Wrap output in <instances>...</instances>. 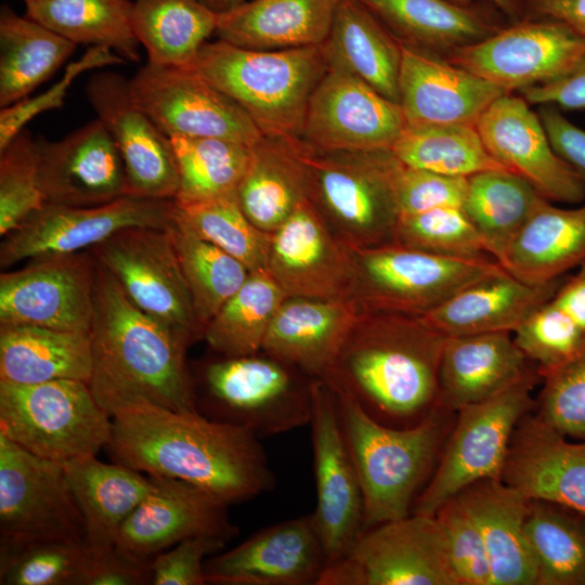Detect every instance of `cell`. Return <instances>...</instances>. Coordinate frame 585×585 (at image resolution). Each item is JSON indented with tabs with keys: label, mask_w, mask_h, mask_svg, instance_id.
Wrapping results in <instances>:
<instances>
[{
	"label": "cell",
	"mask_w": 585,
	"mask_h": 585,
	"mask_svg": "<svg viewBox=\"0 0 585 585\" xmlns=\"http://www.w3.org/2000/svg\"><path fill=\"white\" fill-rule=\"evenodd\" d=\"M112 420L106 450L134 470L192 483L229 506L275 487L260 438L244 428L150 404L122 410Z\"/></svg>",
	"instance_id": "6da1fadb"
},
{
	"label": "cell",
	"mask_w": 585,
	"mask_h": 585,
	"mask_svg": "<svg viewBox=\"0 0 585 585\" xmlns=\"http://www.w3.org/2000/svg\"><path fill=\"white\" fill-rule=\"evenodd\" d=\"M93 299L88 385L103 410L110 417L141 404L197 412L186 363L190 344L136 308L96 261Z\"/></svg>",
	"instance_id": "7a4b0ae2"
},
{
	"label": "cell",
	"mask_w": 585,
	"mask_h": 585,
	"mask_svg": "<svg viewBox=\"0 0 585 585\" xmlns=\"http://www.w3.org/2000/svg\"><path fill=\"white\" fill-rule=\"evenodd\" d=\"M445 339L420 316L363 311L323 380L377 421L413 426L439 403Z\"/></svg>",
	"instance_id": "3957f363"
},
{
	"label": "cell",
	"mask_w": 585,
	"mask_h": 585,
	"mask_svg": "<svg viewBox=\"0 0 585 585\" xmlns=\"http://www.w3.org/2000/svg\"><path fill=\"white\" fill-rule=\"evenodd\" d=\"M328 386L362 485L363 530L411 515L438 463L455 419L450 416L455 413L438 403L413 426H387L370 417L348 392Z\"/></svg>",
	"instance_id": "277c9868"
},
{
	"label": "cell",
	"mask_w": 585,
	"mask_h": 585,
	"mask_svg": "<svg viewBox=\"0 0 585 585\" xmlns=\"http://www.w3.org/2000/svg\"><path fill=\"white\" fill-rule=\"evenodd\" d=\"M187 67L234 100L263 134L295 136L328 68L322 46L252 50L221 39L206 41Z\"/></svg>",
	"instance_id": "5b68a950"
},
{
	"label": "cell",
	"mask_w": 585,
	"mask_h": 585,
	"mask_svg": "<svg viewBox=\"0 0 585 585\" xmlns=\"http://www.w3.org/2000/svg\"><path fill=\"white\" fill-rule=\"evenodd\" d=\"M300 141L308 198L333 232L352 249L394 243L400 160L391 148L318 150Z\"/></svg>",
	"instance_id": "8992f818"
},
{
	"label": "cell",
	"mask_w": 585,
	"mask_h": 585,
	"mask_svg": "<svg viewBox=\"0 0 585 585\" xmlns=\"http://www.w3.org/2000/svg\"><path fill=\"white\" fill-rule=\"evenodd\" d=\"M313 379L263 351L222 356L202 365L193 381L196 411L258 438L310 424Z\"/></svg>",
	"instance_id": "52a82bcc"
},
{
	"label": "cell",
	"mask_w": 585,
	"mask_h": 585,
	"mask_svg": "<svg viewBox=\"0 0 585 585\" xmlns=\"http://www.w3.org/2000/svg\"><path fill=\"white\" fill-rule=\"evenodd\" d=\"M112 431V417L86 381L0 380V434L39 457L62 464L96 456Z\"/></svg>",
	"instance_id": "ba28073f"
},
{
	"label": "cell",
	"mask_w": 585,
	"mask_h": 585,
	"mask_svg": "<svg viewBox=\"0 0 585 585\" xmlns=\"http://www.w3.org/2000/svg\"><path fill=\"white\" fill-rule=\"evenodd\" d=\"M353 299L364 311L415 316L505 270L492 258H451L398 243L353 249Z\"/></svg>",
	"instance_id": "9c48e42d"
},
{
	"label": "cell",
	"mask_w": 585,
	"mask_h": 585,
	"mask_svg": "<svg viewBox=\"0 0 585 585\" xmlns=\"http://www.w3.org/2000/svg\"><path fill=\"white\" fill-rule=\"evenodd\" d=\"M537 380L536 372L499 394L456 412L432 474L414 504V514L434 516L469 484L500 478L512 433L535 406L532 391Z\"/></svg>",
	"instance_id": "30bf717a"
},
{
	"label": "cell",
	"mask_w": 585,
	"mask_h": 585,
	"mask_svg": "<svg viewBox=\"0 0 585 585\" xmlns=\"http://www.w3.org/2000/svg\"><path fill=\"white\" fill-rule=\"evenodd\" d=\"M52 541L86 543L64 468L0 434V554Z\"/></svg>",
	"instance_id": "8fae6325"
},
{
	"label": "cell",
	"mask_w": 585,
	"mask_h": 585,
	"mask_svg": "<svg viewBox=\"0 0 585 585\" xmlns=\"http://www.w3.org/2000/svg\"><path fill=\"white\" fill-rule=\"evenodd\" d=\"M318 585H458L435 516L414 514L364 529Z\"/></svg>",
	"instance_id": "7c38bea8"
},
{
	"label": "cell",
	"mask_w": 585,
	"mask_h": 585,
	"mask_svg": "<svg viewBox=\"0 0 585 585\" xmlns=\"http://www.w3.org/2000/svg\"><path fill=\"white\" fill-rule=\"evenodd\" d=\"M90 249L136 308L190 346L203 338L168 229H125Z\"/></svg>",
	"instance_id": "4fadbf2b"
},
{
	"label": "cell",
	"mask_w": 585,
	"mask_h": 585,
	"mask_svg": "<svg viewBox=\"0 0 585 585\" xmlns=\"http://www.w3.org/2000/svg\"><path fill=\"white\" fill-rule=\"evenodd\" d=\"M584 55L585 37L567 24L528 17L445 57L511 93L564 77Z\"/></svg>",
	"instance_id": "5bb4252c"
},
{
	"label": "cell",
	"mask_w": 585,
	"mask_h": 585,
	"mask_svg": "<svg viewBox=\"0 0 585 585\" xmlns=\"http://www.w3.org/2000/svg\"><path fill=\"white\" fill-rule=\"evenodd\" d=\"M174 211V199L129 195L88 207L44 203L4 236L0 266L6 269L26 259L90 249L129 227L167 229Z\"/></svg>",
	"instance_id": "9a60e30c"
},
{
	"label": "cell",
	"mask_w": 585,
	"mask_h": 585,
	"mask_svg": "<svg viewBox=\"0 0 585 585\" xmlns=\"http://www.w3.org/2000/svg\"><path fill=\"white\" fill-rule=\"evenodd\" d=\"M129 82L135 103L169 138H217L253 145L263 135L234 100L187 66L147 62Z\"/></svg>",
	"instance_id": "2e32d148"
},
{
	"label": "cell",
	"mask_w": 585,
	"mask_h": 585,
	"mask_svg": "<svg viewBox=\"0 0 585 585\" xmlns=\"http://www.w3.org/2000/svg\"><path fill=\"white\" fill-rule=\"evenodd\" d=\"M312 389L313 407L309 425L316 505L311 515L329 566L347 554L363 531L364 499L334 393L323 379L314 378Z\"/></svg>",
	"instance_id": "e0dca14e"
},
{
	"label": "cell",
	"mask_w": 585,
	"mask_h": 585,
	"mask_svg": "<svg viewBox=\"0 0 585 585\" xmlns=\"http://www.w3.org/2000/svg\"><path fill=\"white\" fill-rule=\"evenodd\" d=\"M94 269L92 256L75 252L38 257L1 273L0 324L90 333Z\"/></svg>",
	"instance_id": "ac0fdd59"
},
{
	"label": "cell",
	"mask_w": 585,
	"mask_h": 585,
	"mask_svg": "<svg viewBox=\"0 0 585 585\" xmlns=\"http://www.w3.org/2000/svg\"><path fill=\"white\" fill-rule=\"evenodd\" d=\"M86 94L119 151L127 195L174 199L179 173L171 141L135 103L129 80L100 72L89 79Z\"/></svg>",
	"instance_id": "d6986e66"
},
{
	"label": "cell",
	"mask_w": 585,
	"mask_h": 585,
	"mask_svg": "<svg viewBox=\"0 0 585 585\" xmlns=\"http://www.w3.org/2000/svg\"><path fill=\"white\" fill-rule=\"evenodd\" d=\"M405 126L399 103L328 65L310 98L299 138L318 150L391 148Z\"/></svg>",
	"instance_id": "ffe728a7"
},
{
	"label": "cell",
	"mask_w": 585,
	"mask_h": 585,
	"mask_svg": "<svg viewBox=\"0 0 585 585\" xmlns=\"http://www.w3.org/2000/svg\"><path fill=\"white\" fill-rule=\"evenodd\" d=\"M266 271L287 298L353 299V249L309 198L272 233Z\"/></svg>",
	"instance_id": "44dd1931"
},
{
	"label": "cell",
	"mask_w": 585,
	"mask_h": 585,
	"mask_svg": "<svg viewBox=\"0 0 585 585\" xmlns=\"http://www.w3.org/2000/svg\"><path fill=\"white\" fill-rule=\"evenodd\" d=\"M328 566L311 514L263 528L205 561L207 584L318 585Z\"/></svg>",
	"instance_id": "7402d4cb"
},
{
	"label": "cell",
	"mask_w": 585,
	"mask_h": 585,
	"mask_svg": "<svg viewBox=\"0 0 585 585\" xmlns=\"http://www.w3.org/2000/svg\"><path fill=\"white\" fill-rule=\"evenodd\" d=\"M476 127L494 159L547 200L576 205L585 199V182L556 153L540 115L522 96H499Z\"/></svg>",
	"instance_id": "603a6c76"
},
{
	"label": "cell",
	"mask_w": 585,
	"mask_h": 585,
	"mask_svg": "<svg viewBox=\"0 0 585 585\" xmlns=\"http://www.w3.org/2000/svg\"><path fill=\"white\" fill-rule=\"evenodd\" d=\"M152 477V490L119 531L116 547L121 551L151 559L190 537L227 543L238 534L229 519V505L221 499L182 480Z\"/></svg>",
	"instance_id": "cb8c5ba5"
},
{
	"label": "cell",
	"mask_w": 585,
	"mask_h": 585,
	"mask_svg": "<svg viewBox=\"0 0 585 585\" xmlns=\"http://www.w3.org/2000/svg\"><path fill=\"white\" fill-rule=\"evenodd\" d=\"M44 203L88 207L127 195L119 151L100 119L55 142L38 140Z\"/></svg>",
	"instance_id": "d4e9b609"
},
{
	"label": "cell",
	"mask_w": 585,
	"mask_h": 585,
	"mask_svg": "<svg viewBox=\"0 0 585 585\" xmlns=\"http://www.w3.org/2000/svg\"><path fill=\"white\" fill-rule=\"evenodd\" d=\"M399 104L406 125L476 126L504 90L438 53L401 43Z\"/></svg>",
	"instance_id": "484cf974"
},
{
	"label": "cell",
	"mask_w": 585,
	"mask_h": 585,
	"mask_svg": "<svg viewBox=\"0 0 585 585\" xmlns=\"http://www.w3.org/2000/svg\"><path fill=\"white\" fill-rule=\"evenodd\" d=\"M500 479L585 517V441L572 442L532 411L512 433Z\"/></svg>",
	"instance_id": "4316f807"
},
{
	"label": "cell",
	"mask_w": 585,
	"mask_h": 585,
	"mask_svg": "<svg viewBox=\"0 0 585 585\" xmlns=\"http://www.w3.org/2000/svg\"><path fill=\"white\" fill-rule=\"evenodd\" d=\"M363 311L354 299L288 297L271 321L262 351L324 379Z\"/></svg>",
	"instance_id": "83f0119b"
},
{
	"label": "cell",
	"mask_w": 585,
	"mask_h": 585,
	"mask_svg": "<svg viewBox=\"0 0 585 585\" xmlns=\"http://www.w3.org/2000/svg\"><path fill=\"white\" fill-rule=\"evenodd\" d=\"M507 332L446 337L439 403L451 412L485 401L537 372Z\"/></svg>",
	"instance_id": "f1b7e54d"
},
{
	"label": "cell",
	"mask_w": 585,
	"mask_h": 585,
	"mask_svg": "<svg viewBox=\"0 0 585 585\" xmlns=\"http://www.w3.org/2000/svg\"><path fill=\"white\" fill-rule=\"evenodd\" d=\"M566 276L532 284L504 270L467 286L420 317L446 337L514 334L556 292Z\"/></svg>",
	"instance_id": "f546056e"
},
{
	"label": "cell",
	"mask_w": 585,
	"mask_h": 585,
	"mask_svg": "<svg viewBox=\"0 0 585 585\" xmlns=\"http://www.w3.org/2000/svg\"><path fill=\"white\" fill-rule=\"evenodd\" d=\"M456 497L481 532L491 585H536V564L525 534L530 499L500 478L473 482Z\"/></svg>",
	"instance_id": "4dcf8cb0"
},
{
	"label": "cell",
	"mask_w": 585,
	"mask_h": 585,
	"mask_svg": "<svg viewBox=\"0 0 585 585\" xmlns=\"http://www.w3.org/2000/svg\"><path fill=\"white\" fill-rule=\"evenodd\" d=\"M236 197L258 229L274 233L308 199V172L299 136L263 134L252 145Z\"/></svg>",
	"instance_id": "1f68e13d"
},
{
	"label": "cell",
	"mask_w": 585,
	"mask_h": 585,
	"mask_svg": "<svg viewBox=\"0 0 585 585\" xmlns=\"http://www.w3.org/2000/svg\"><path fill=\"white\" fill-rule=\"evenodd\" d=\"M62 466L83 516L88 547L92 552L114 548L122 524L152 490L153 477L96 456Z\"/></svg>",
	"instance_id": "d6a6232c"
},
{
	"label": "cell",
	"mask_w": 585,
	"mask_h": 585,
	"mask_svg": "<svg viewBox=\"0 0 585 585\" xmlns=\"http://www.w3.org/2000/svg\"><path fill=\"white\" fill-rule=\"evenodd\" d=\"M339 0H252L218 14L219 39L244 49L322 46Z\"/></svg>",
	"instance_id": "836d02e7"
},
{
	"label": "cell",
	"mask_w": 585,
	"mask_h": 585,
	"mask_svg": "<svg viewBox=\"0 0 585 585\" xmlns=\"http://www.w3.org/2000/svg\"><path fill=\"white\" fill-rule=\"evenodd\" d=\"M322 48L327 66L348 70L399 103L401 42L360 0L338 1Z\"/></svg>",
	"instance_id": "e575fe53"
},
{
	"label": "cell",
	"mask_w": 585,
	"mask_h": 585,
	"mask_svg": "<svg viewBox=\"0 0 585 585\" xmlns=\"http://www.w3.org/2000/svg\"><path fill=\"white\" fill-rule=\"evenodd\" d=\"M93 369L90 333L0 324V380L40 384L89 382Z\"/></svg>",
	"instance_id": "d590c367"
},
{
	"label": "cell",
	"mask_w": 585,
	"mask_h": 585,
	"mask_svg": "<svg viewBox=\"0 0 585 585\" xmlns=\"http://www.w3.org/2000/svg\"><path fill=\"white\" fill-rule=\"evenodd\" d=\"M585 262V205L562 208L543 199L509 247L502 266L532 284L566 276Z\"/></svg>",
	"instance_id": "8d00e7d4"
},
{
	"label": "cell",
	"mask_w": 585,
	"mask_h": 585,
	"mask_svg": "<svg viewBox=\"0 0 585 585\" xmlns=\"http://www.w3.org/2000/svg\"><path fill=\"white\" fill-rule=\"evenodd\" d=\"M401 42L445 56L502 27L485 12L450 0H360Z\"/></svg>",
	"instance_id": "74e56055"
},
{
	"label": "cell",
	"mask_w": 585,
	"mask_h": 585,
	"mask_svg": "<svg viewBox=\"0 0 585 585\" xmlns=\"http://www.w3.org/2000/svg\"><path fill=\"white\" fill-rule=\"evenodd\" d=\"M77 44L8 5L0 10V106L26 99L72 55Z\"/></svg>",
	"instance_id": "f35d334b"
},
{
	"label": "cell",
	"mask_w": 585,
	"mask_h": 585,
	"mask_svg": "<svg viewBox=\"0 0 585 585\" xmlns=\"http://www.w3.org/2000/svg\"><path fill=\"white\" fill-rule=\"evenodd\" d=\"M543 199L518 174L505 169L487 170L467 178L463 209L489 255L502 265L516 236Z\"/></svg>",
	"instance_id": "ab89813d"
},
{
	"label": "cell",
	"mask_w": 585,
	"mask_h": 585,
	"mask_svg": "<svg viewBox=\"0 0 585 585\" xmlns=\"http://www.w3.org/2000/svg\"><path fill=\"white\" fill-rule=\"evenodd\" d=\"M130 0H34L26 16L67 40L105 47L129 62L140 61Z\"/></svg>",
	"instance_id": "60d3db41"
},
{
	"label": "cell",
	"mask_w": 585,
	"mask_h": 585,
	"mask_svg": "<svg viewBox=\"0 0 585 585\" xmlns=\"http://www.w3.org/2000/svg\"><path fill=\"white\" fill-rule=\"evenodd\" d=\"M217 26L218 14L200 0L133 1V31L152 64L188 66Z\"/></svg>",
	"instance_id": "b9f144b4"
},
{
	"label": "cell",
	"mask_w": 585,
	"mask_h": 585,
	"mask_svg": "<svg viewBox=\"0 0 585 585\" xmlns=\"http://www.w3.org/2000/svg\"><path fill=\"white\" fill-rule=\"evenodd\" d=\"M512 335L538 374L573 356L585 343V262Z\"/></svg>",
	"instance_id": "7bdbcfd3"
},
{
	"label": "cell",
	"mask_w": 585,
	"mask_h": 585,
	"mask_svg": "<svg viewBox=\"0 0 585 585\" xmlns=\"http://www.w3.org/2000/svg\"><path fill=\"white\" fill-rule=\"evenodd\" d=\"M286 298L268 271L251 272L206 324L203 338L218 355L259 353L271 321Z\"/></svg>",
	"instance_id": "ee69618b"
},
{
	"label": "cell",
	"mask_w": 585,
	"mask_h": 585,
	"mask_svg": "<svg viewBox=\"0 0 585 585\" xmlns=\"http://www.w3.org/2000/svg\"><path fill=\"white\" fill-rule=\"evenodd\" d=\"M525 534L536 564V585H585L584 516L530 499Z\"/></svg>",
	"instance_id": "f6af8a7d"
},
{
	"label": "cell",
	"mask_w": 585,
	"mask_h": 585,
	"mask_svg": "<svg viewBox=\"0 0 585 585\" xmlns=\"http://www.w3.org/2000/svg\"><path fill=\"white\" fill-rule=\"evenodd\" d=\"M391 151L408 167L447 177L508 170L489 153L476 126L406 125Z\"/></svg>",
	"instance_id": "bcb514c9"
},
{
	"label": "cell",
	"mask_w": 585,
	"mask_h": 585,
	"mask_svg": "<svg viewBox=\"0 0 585 585\" xmlns=\"http://www.w3.org/2000/svg\"><path fill=\"white\" fill-rule=\"evenodd\" d=\"M170 232L196 316L203 327L249 276L237 259L200 237L178 213Z\"/></svg>",
	"instance_id": "7dc6e473"
},
{
	"label": "cell",
	"mask_w": 585,
	"mask_h": 585,
	"mask_svg": "<svg viewBox=\"0 0 585 585\" xmlns=\"http://www.w3.org/2000/svg\"><path fill=\"white\" fill-rule=\"evenodd\" d=\"M179 173L178 205L210 200L236 190L252 145L217 138L170 136Z\"/></svg>",
	"instance_id": "c3c4849f"
},
{
	"label": "cell",
	"mask_w": 585,
	"mask_h": 585,
	"mask_svg": "<svg viewBox=\"0 0 585 585\" xmlns=\"http://www.w3.org/2000/svg\"><path fill=\"white\" fill-rule=\"evenodd\" d=\"M177 205L180 217L203 238L221 248L248 271H266L272 233L258 229L243 212L236 193Z\"/></svg>",
	"instance_id": "681fc988"
},
{
	"label": "cell",
	"mask_w": 585,
	"mask_h": 585,
	"mask_svg": "<svg viewBox=\"0 0 585 585\" xmlns=\"http://www.w3.org/2000/svg\"><path fill=\"white\" fill-rule=\"evenodd\" d=\"M394 243L451 258H492L463 207H439L400 214Z\"/></svg>",
	"instance_id": "f907efd6"
},
{
	"label": "cell",
	"mask_w": 585,
	"mask_h": 585,
	"mask_svg": "<svg viewBox=\"0 0 585 585\" xmlns=\"http://www.w3.org/2000/svg\"><path fill=\"white\" fill-rule=\"evenodd\" d=\"M92 552L86 543L41 542L0 554L1 585H82Z\"/></svg>",
	"instance_id": "816d5d0a"
},
{
	"label": "cell",
	"mask_w": 585,
	"mask_h": 585,
	"mask_svg": "<svg viewBox=\"0 0 585 585\" xmlns=\"http://www.w3.org/2000/svg\"><path fill=\"white\" fill-rule=\"evenodd\" d=\"M43 204L38 141L23 129L0 151V235L17 229Z\"/></svg>",
	"instance_id": "f5cc1de1"
},
{
	"label": "cell",
	"mask_w": 585,
	"mask_h": 585,
	"mask_svg": "<svg viewBox=\"0 0 585 585\" xmlns=\"http://www.w3.org/2000/svg\"><path fill=\"white\" fill-rule=\"evenodd\" d=\"M537 415L566 437L585 441V343L570 359L538 374Z\"/></svg>",
	"instance_id": "db71d44e"
},
{
	"label": "cell",
	"mask_w": 585,
	"mask_h": 585,
	"mask_svg": "<svg viewBox=\"0 0 585 585\" xmlns=\"http://www.w3.org/2000/svg\"><path fill=\"white\" fill-rule=\"evenodd\" d=\"M447 544L452 569L458 585H491V568L481 532L454 496L434 514Z\"/></svg>",
	"instance_id": "11a10c76"
},
{
	"label": "cell",
	"mask_w": 585,
	"mask_h": 585,
	"mask_svg": "<svg viewBox=\"0 0 585 585\" xmlns=\"http://www.w3.org/2000/svg\"><path fill=\"white\" fill-rule=\"evenodd\" d=\"M126 62L108 48L90 47L80 58L67 65L63 77L48 91L2 107L0 110V151L5 148L34 117L62 107L68 88L81 73Z\"/></svg>",
	"instance_id": "9f6ffc18"
},
{
	"label": "cell",
	"mask_w": 585,
	"mask_h": 585,
	"mask_svg": "<svg viewBox=\"0 0 585 585\" xmlns=\"http://www.w3.org/2000/svg\"><path fill=\"white\" fill-rule=\"evenodd\" d=\"M467 178L447 177L408 167L400 161L394 174V193L400 214L439 207H463Z\"/></svg>",
	"instance_id": "6f0895ef"
},
{
	"label": "cell",
	"mask_w": 585,
	"mask_h": 585,
	"mask_svg": "<svg viewBox=\"0 0 585 585\" xmlns=\"http://www.w3.org/2000/svg\"><path fill=\"white\" fill-rule=\"evenodd\" d=\"M226 543L209 536L190 537L152 558V585H206V557Z\"/></svg>",
	"instance_id": "680465c9"
},
{
	"label": "cell",
	"mask_w": 585,
	"mask_h": 585,
	"mask_svg": "<svg viewBox=\"0 0 585 585\" xmlns=\"http://www.w3.org/2000/svg\"><path fill=\"white\" fill-rule=\"evenodd\" d=\"M92 552V551H91ZM152 584V558L131 556L118 549L92 552L82 585Z\"/></svg>",
	"instance_id": "91938a15"
},
{
	"label": "cell",
	"mask_w": 585,
	"mask_h": 585,
	"mask_svg": "<svg viewBox=\"0 0 585 585\" xmlns=\"http://www.w3.org/2000/svg\"><path fill=\"white\" fill-rule=\"evenodd\" d=\"M538 115L556 153L585 182V130L567 119L561 109L542 105Z\"/></svg>",
	"instance_id": "94428289"
},
{
	"label": "cell",
	"mask_w": 585,
	"mask_h": 585,
	"mask_svg": "<svg viewBox=\"0 0 585 585\" xmlns=\"http://www.w3.org/2000/svg\"><path fill=\"white\" fill-rule=\"evenodd\" d=\"M529 104L552 105L564 110L585 108V55L564 77L521 92Z\"/></svg>",
	"instance_id": "6125c7cd"
},
{
	"label": "cell",
	"mask_w": 585,
	"mask_h": 585,
	"mask_svg": "<svg viewBox=\"0 0 585 585\" xmlns=\"http://www.w3.org/2000/svg\"><path fill=\"white\" fill-rule=\"evenodd\" d=\"M528 17L567 24L585 37V0H522Z\"/></svg>",
	"instance_id": "be15d7a7"
},
{
	"label": "cell",
	"mask_w": 585,
	"mask_h": 585,
	"mask_svg": "<svg viewBox=\"0 0 585 585\" xmlns=\"http://www.w3.org/2000/svg\"><path fill=\"white\" fill-rule=\"evenodd\" d=\"M452 2L469 5L474 0H450ZM494 5L511 23L528 18L522 0H484Z\"/></svg>",
	"instance_id": "e7e4bbea"
},
{
	"label": "cell",
	"mask_w": 585,
	"mask_h": 585,
	"mask_svg": "<svg viewBox=\"0 0 585 585\" xmlns=\"http://www.w3.org/2000/svg\"><path fill=\"white\" fill-rule=\"evenodd\" d=\"M200 2L217 14H220L240 5L245 0H200Z\"/></svg>",
	"instance_id": "03108f58"
},
{
	"label": "cell",
	"mask_w": 585,
	"mask_h": 585,
	"mask_svg": "<svg viewBox=\"0 0 585 585\" xmlns=\"http://www.w3.org/2000/svg\"><path fill=\"white\" fill-rule=\"evenodd\" d=\"M24 1H25V3H28V2H31V1H34V0H24Z\"/></svg>",
	"instance_id": "003e7915"
}]
</instances>
